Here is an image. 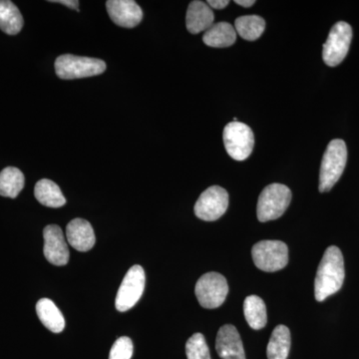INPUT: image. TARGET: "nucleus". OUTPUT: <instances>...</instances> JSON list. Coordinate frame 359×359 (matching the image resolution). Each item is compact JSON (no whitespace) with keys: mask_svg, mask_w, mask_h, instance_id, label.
Masks as SVG:
<instances>
[{"mask_svg":"<svg viewBox=\"0 0 359 359\" xmlns=\"http://www.w3.org/2000/svg\"><path fill=\"white\" fill-rule=\"evenodd\" d=\"M346 276L344 256L335 245L327 248L321 259L314 280V297L323 302L341 289Z\"/></svg>","mask_w":359,"mask_h":359,"instance_id":"f257e3e1","label":"nucleus"},{"mask_svg":"<svg viewBox=\"0 0 359 359\" xmlns=\"http://www.w3.org/2000/svg\"><path fill=\"white\" fill-rule=\"evenodd\" d=\"M347 161L346 144L341 139H334L328 144L320 172V193L328 192L339 182L346 169Z\"/></svg>","mask_w":359,"mask_h":359,"instance_id":"f03ea898","label":"nucleus"},{"mask_svg":"<svg viewBox=\"0 0 359 359\" xmlns=\"http://www.w3.org/2000/svg\"><path fill=\"white\" fill-rule=\"evenodd\" d=\"M292 201V191L283 184H271L264 189L257 201V219L262 223L282 217Z\"/></svg>","mask_w":359,"mask_h":359,"instance_id":"7ed1b4c3","label":"nucleus"},{"mask_svg":"<svg viewBox=\"0 0 359 359\" xmlns=\"http://www.w3.org/2000/svg\"><path fill=\"white\" fill-rule=\"evenodd\" d=\"M105 70L106 63L101 59L63 54L55 60L56 74L65 80L96 76Z\"/></svg>","mask_w":359,"mask_h":359,"instance_id":"20e7f679","label":"nucleus"},{"mask_svg":"<svg viewBox=\"0 0 359 359\" xmlns=\"http://www.w3.org/2000/svg\"><path fill=\"white\" fill-rule=\"evenodd\" d=\"M252 255L257 268L266 273L280 271L289 263V249L280 241H262L252 247Z\"/></svg>","mask_w":359,"mask_h":359,"instance_id":"39448f33","label":"nucleus"},{"mask_svg":"<svg viewBox=\"0 0 359 359\" xmlns=\"http://www.w3.org/2000/svg\"><path fill=\"white\" fill-rule=\"evenodd\" d=\"M223 139L226 152L236 161H244L254 150L252 130L242 122H231L224 127Z\"/></svg>","mask_w":359,"mask_h":359,"instance_id":"423d86ee","label":"nucleus"},{"mask_svg":"<svg viewBox=\"0 0 359 359\" xmlns=\"http://www.w3.org/2000/svg\"><path fill=\"white\" fill-rule=\"evenodd\" d=\"M353 40V29L348 23L339 21L332 26L327 42L323 44V58L325 65L335 67L346 57Z\"/></svg>","mask_w":359,"mask_h":359,"instance_id":"0eeeda50","label":"nucleus"},{"mask_svg":"<svg viewBox=\"0 0 359 359\" xmlns=\"http://www.w3.org/2000/svg\"><path fill=\"white\" fill-rule=\"evenodd\" d=\"M229 292L226 278L219 273H208L201 276L195 287L198 302L204 309H217L226 301Z\"/></svg>","mask_w":359,"mask_h":359,"instance_id":"6e6552de","label":"nucleus"},{"mask_svg":"<svg viewBox=\"0 0 359 359\" xmlns=\"http://www.w3.org/2000/svg\"><path fill=\"white\" fill-rule=\"evenodd\" d=\"M145 280V271L141 266L136 264L129 269L116 297L115 306L118 311L124 313L133 308L143 294Z\"/></svg>","mask_w":359,"mask_h":359,"instance_id":"1a4fd4ad","label":"nucleus"},{"mask_svg":"<svg viewBox=\"0 0 359 359\" xmlns=\"http://www.w3.org/2000/svg\"><path fill=\"white\" fill-rule=\"evenodd\" d=\"M229 207V194L219 186H212L202 193L194 211L203 221L212 222L221 218Z\"/></svg>","mask_w":359,"mask_h":359,"instance_id":"9d476101","label":"nucleus"},{"mask_svg":"<svg viewBox=\"0 0 359 359\" xmlns=\"http://www.w3.org/2000/svg\"><path fill=\"white\" fill-rule=\"evenodd\" d=\"M44 256L54 266H65L69 261V250L60 226L49 224L43 231Z\"/></svg>","mask_w":359,"mask_h":359,"instance_id":"9b49d317","label":"nucleus"},{"mask_svg":"<svg viewBox=\"0 0 359 359\" xmlns=\"http://www.w3.org/2000/svg\"><path fill=\"white\" fill-rule=\"evenodd\" d=\"M106 8L111 20L121 27L134 28L143 20V11L133 0H108Z\"/></svg>","mask_w":359,"mask_h":359,"instance_id":"f8f14e48","label":"nucleus"},{"mask_svg":"<svg viewBox=\"0 0 359 359\" xmlns=\"http://www.w3.org/2000/svg\"><path fill=\"white\" fill-rule=\"evenodd\" d=\"M216 349L222 359H245L244 346L237 328L226 325L217 335Z\"/></svg>","mask_w":359,"mask_h":359,"instance_id":"ddd939ff","label":"nucleus"},{"mask_svg":"<svg viewBox=\"0 0 359 359\" xmlns=\"http://www.w3.org/2000/svg\"><path fill=\"white\" fill-rule=\"evenodd\" d=\"M66 238L71 247L79 252H88L96 242L95 233L88 221L74 219L66 226Z\"/></svg>","mask_w":359,"mask_h":359,"instance_id":"4468645a","label":"nucleus"},{"mask_svg":"<svg viewBox=\"0 0 359 359\" xmlns=\"http://www.w3.org/2000/svg\"><path fill=\"white\" fill-rule=\"evenodd\" d=\"M214 13L205 2L195 0L189 4L186 15V26L189 32L198 34L207 32L214 25Z\"/></svg>","mask_w":359,"mask_h":359,"instance_id":"2eb2a0df","label":"nucleus"},{"mask_svg":"<svg viewBox=\"0 0 359 359\" xmlns=\"http://www.w3.org/2000/svg\"><path fill=\"white\" fill-rule=\"evenodd\" d=\"M36 313L42 325L47 330L55 334H59L65 330V316L51 299H39L36 304Z\"/></svg>","mask_w":359,"mask_h":359,"instance_id":"dca6fc26","label":"nucleus"},{"mask_svg":"<svg viewBox=\"0 0 359 359\" xmlns=\"http://www.w3.org/2000/svg\"><path fill=\"white\" fill-rule=\"evenodd\" d=\"M237 39V32L229 22L214 23L205 32L203 41L205 45L215 48L230 47Z\"/></svg>","mask_w":359,"mask_h":359,"instance_id":"f3484780","label":"nucleus"},{"mask_svg":"<svg viewBox=\"0 0 359 359\" xmlns=\"http://www.w3.org/2000/svg\"><path fill=\"white\" fill-rule=\"evenodd\" d=\"M34 196L40 204L49 208H60L66 204V199L57 184L48 179L37 182Z\"/></svg>","mask_w":359,"mask_h":359,"instance_id":"a211bd4d","label":"nucleus"},{"mask_svg":"<svg viewBox=\"0 0 359 359\" xmlns=\"http://www.w3.org/2000/svg\"><path fill=\"white\" fill-rule=\"evenodd\" d=\"M22 14L9 0H0V29L8 35H16L23 27Z\"/></svg>","mask_w":359,"mask_h":359,"instance_id":"6ab92c4d","label":"nucleus"},{"mask_svg":"<svg viewBox=\"0 0 359 359\" xmlns=\"http://www.w3.org/2000/svg\"><path fill=\"white\" fill-rule=\"evenodd\" d=\"M292 337L289 328L285 325H278L271 334L266 348L269 359H287L289 356Z\"/></svg>","mask_w":359,"mask_h":359,"instance_id":"aec40b11","label":"nucleus"},{"mask_svg":"<svg viewBox=\"0 0 359 359\" xmlns=\"http://www.w3.org/2000/svg\"><path fill=\"white\" fill-rule=\"evenodd\" d=\"M25 175L15 167H7L0 172V196L15 199L23 187Z\"/></svg>","mask_w":359,"mask_h":359,"instance_id":"412c9836","label":"nucleus"},{"mask_svg":"<svg viewBox=\"0 0 359 359\" xmlns=\"http://www.w3.org/2000/svg\"><path fill=\"white\" fill-rule=\"evenodd\" d=\"M244 313L248 325L252 330H259L268 323L266 304L257 295H250L245 299Z\"/></svg>","mask_w":359,"mask_h":359,"instance_id":"4be33fe9","label":"nucleus"},{"mask_svg":"<svg viewBox=\"0 0 359 359\" xmlns=\"http://www.w3.org/2000/svg\"><path fill=\"white\" fill-rule=\"evenodd\" d=\"M266 28V21L259 15H245L237 18L235 29L242 39L254 41L259 39Z\"/></svg>","mask_w":359,"mask_h":359,"instance_id":"5701e85b","label":"nucleus"},{"mask_svg":"<svg viewBox=\"0 0 359 359\" xmlns=\"http://www.w3.org/2000/svg\"><path fill=\"white\" fill-rule=\"evenodd\" d=\"M186 354L188 359H211L209 346L202 334H195L186 344Z\"/></svg>","mask_w":359,"mask_h":359,"instance_id":"b1692460","label":"nucleus"},{"mask_svg":"<svg viewBox=\"0 0 359 359\" xmlns=\"http://www.w3.org/2000/svg\"><path fill=\"white\" fill-rule=\"evenodd\" d=\"M134 346L131 339L122 337L118 339L111 347L109 359H131Z\"/></svg>","mask_w":359,"mask_h":359,"instance_id":"393cba45","label":"nucleus"},{"mask_svg":"<svg viewBox=\"0 0 359 359\" xmlns=\"http://www.w3.org/2000/svg\"><path fill=\"white\" fill-rule=\"evenodd\" d=\"M230 4L229 0H208L207 4L212 8L215 9H224Z\"/></svg>","mask_w":359,"mask_h":359,"instance_id":"a878e982","label":"nucleus"},{"mask_svg":"<svg viewBox=\"0 0 359 359\" xmlns=\"http://www.w3.org/2000/svg\"><path fill=\"white\" fill-rule=\"evenodd\" d=\"M50 2L63 4V6L69 7V8L79 11V1H77V0H52Z\"/></svg>","mask_w":359,"mask_h":359,"instance_id":"bb28decb","label":"nucleus"},{"mask_svg":"<svg viewBox=\"0 0 359 359\" xmlns=\"http://www.w3.org/2000/svg\"><path fill=\"white\" fill-rule=\"evenodd\" d=\"M236 4H238L240 6L243 7H250L254 6L256 4L255 0H236Z\"/></svg>","mask_w":359,"mask_h":359,"instance_id":"cd10ccee","label":"nucleus"}]
</instances>
